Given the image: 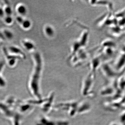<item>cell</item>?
<instances>
[{
  "label": "cell",
  "instance_id": "cell-9",
  "mask_svg": "<svg viewBox=\"0 0 125 125\" xmlns=\"http://www.w3.org/2000/svg\"><path fill=\"white\" fill-rule=\"evenodd\" d=\"M5 15L12 16L13 10L10 5L9 3H5L2 6Z\"/></svg>",
  "mask_w": 125,
  "mask_h": 125
},
{
  "label": "cell",
  "instance_id": "cell-11",
  "mask_svg": "<svg viewBox=\"0 0 125 125\" xmlns=\"http://www.w3.org/2000/svg\"><path fill=\"white\" fill-rule=\"evenodd\" d=\"M20 25L24 29H28L31 27V23L30 21L24 19Z\"/></svg>",
  "mask_w": 125,
  "mask_h": 125
},
{
  "label": "cell",
  "instance_id": "cell-6",
  "mask_svg": "<svg viewBox=\"0 0 125 125\" xmlns=\"http://www.w3.org/2000/svg\"><path fill=\"white\" fill-rule=\"evenodd\" d=\"M5 40L10 41L13 39L14 34L11 30L8 28H3L0 30Z\"/></svg>",
  "mask_w": 125,
  "mask_h": 125
},
{
  "label": "cell",
  "instance_id": "cell-1",
  "mask_svg": "<svg viewBox=\"0 0 125 125\" xmlns=\"http://www.w3.org/2000/svg\"><path fill=\"white\" fill-rule=\"evenodd\" d=\"M2 51L5 59L6 62L9 67L14 66L17 63V61L21 58V57L18 56L10 54L7 51V48L5 47H2Z\"/></svg>",
  "mask_w": 125,
  "mask_h": 125
},
{
  "label": "cell",
  "instance_id": "cell-5",
  "mask_svg": "<svg viewBox=\"0 0 125 125\" xmlns=\"http://www.w3.org/2000/svg\"><path fill=\"white\" fill-rule=\"evenodd\" d=\"M101 57L97 56L93 58L90 62V66L92 69V73L94 74V72L99 67L102 65V61Z\"/></svg>",
  "mask_w": 125,
  "mask_h": 125
},
{
  "label": "cell",
  "instance_id": "cell-15",
  "mask_svg": "<svg viewBox=\"0 0 125 125\" xmlns=\"http://www.w3.org/2000/svg\"><path fill=\"white\" fill-rule=\"evenodd\" d=\"M111 125H116V124H114V123H113V124H112Z\"/></svg>",
  "mask_w": 125,
  "mask_h": 125
},
{
  "label": "cell",
  "instance_id": "cell-16",
  "mask_svg": "<svg viewBox=\"0 0 125 125\" xmlns=\"http://www.w3.org/2000/svg\"><path fill=\"white\" fill-rule=\"evenodd\" d=\"M2 41H1V39H0V43L1 42H2Z\"/></svg>",
  "mask_w": 125,
  "mask_h": 125
},
{
  "label": "cell",
  "instance_id": "cell-3",
  "mask_svg": "<svg viewBox=\"0 0 125 125\" xmlns=\"http://www.w3.org/2000/svg\"><path fill=\"white\" fill-rule=\"evenodd\" d=\"M101 69L104 74L107 77H114L117 73L114 71L111 66L108 63H104L101 66Z\"/></svg>",
  "mask_w": 125,
  "mask_h": 125
},
{
  "label": "cell",
  "instance_id": "cell-2",
  "mask_svg": "<svg viewBox=\"0 0 125 125\" xmlns=\"http://www.w3.org/2000/svg\"><path fill=\"white\" fill-rule=\"evenodd\" d=\"M88 32H84L80 40L74 43L73 46V51L71 57L74 55L76 54L77 52L79 50L80 48L82 47L85 46L86 45L88 40Z\"/></svg>",
  "mask_w": 125,
  "mask_h": 125
},
{
  "label": "cell",
  "instance_id": "cell-14",
  "mask_svg": "<svg viewBox=\"0 0 125 125\" xmlns=\"http://www.w3.org/2000/svg\"><path fill=\"white\" fill-rule=\"evenodd\" d=\"M0 39H1L2 42L6 41L4 38V36H3V35H2V32H1V30H0Z\"/></svg>",
  "mask_w": 125,
  "mask_h": 125
},
{
  "label": "cell",
  "instance_id": "cell-8",
  "mask_svg": "<svg viewBox=\"0 0 125 125\" xmlns=\"http://www.w3.org/2000/svg\"><path fill=\"white\" fill-rule=\"evenodd\" d=\"M22 43L23 46L28 51H32L36 48L35 45L31 41L24 40L22 41Z\"/></svg>",
  "mask_w": 125,
  "mask_h": 125
},
{
  "label": "cell",
  "instance_id": "cell-17",
  "mask_svg": "<svg viewBox=\"0 0 125 125\" xmlns=\"http://www.w3.org/2000/svg\"><path fill=\"white\" fill-rule=\"evenodd\" d=\"M1 6V5H0V7Z\"/></svg>",
  "mask_w": 125,
  "mask_h": 125
},
{
  "label": "cell",
  "instance_id": "cell-4",
  "mask_svg": "<svg viewBox=\"0 0 125 125\" xmlns=\"http://www.w3.org/2000/svg\"><path fill=\"white\" fill-rule=\"evenodd\" d=\"M7 51L10 54L18 56L21 58H25L26 56L22 50L19 47L14 45L9 46L7 48Z\"/></svg>",
  "mask_w": 125,
  "mask_h": 125
},
{
  "label": "cell",
  "instance_id": "cell-13",
  "mask_svg": "<svg viewBox=\"0 0 125 125\" xmlns=\"http://www.w3.org/2000/svg\"><path fill=\"white\" fill-rule=\"evenodd\" d=\"M5 15L4 12L3 7H2V6H1L0 7V18L2 19L4 17Z\"/></svg>",
  "mask_w": 125,
  "mask_h": 125
},
{
  "label": "cell",
  "instance_id": "cell-7",
  "mask_svg": "<svg viewBox=\"0 0 125 125\" xmlns=\"http://www.w3.org/2000/svg\"><path fill=\"white\" fill-rule=\"evenodd\" d=\"M16 11L19 15L22 16L26 14L27 12V9L24 5L22 4H18L16 7Z\"/></svg>",
  "mask_w": 125,
  "mask_h": 125
},
{
  "label": "cell",
  "instance_id": "cell-12",
  "mask_svg": "<svg viewBox=\"0 0 125 125\" xmlns=\"http://www.w3.org/2000/svg\"><path fill=\"white\" fill-rule=\"evenodd\" d=\"M45 33L48 37H52L54 34V29L51 26H47L45 27Z\"/></svg>",
  "mask_w": 125,
  "mask_h": 125
},
{
  "label": "cell",
  "instance_id": "cell-10",
  "mask_svg": "<svg viewBox=\"0 0 125 125\" xmlns=\"http://www.w3.org/2000/svg\"><path fill=\"white\" fill-rule=\"evenodd\" d=\"M3 23L7 25H10L13 24L14 19L12 16L5 15L2 19Z\"/></svg>",
  "mask_w": 125,
  "mask_h": 125
}]
</instances>
